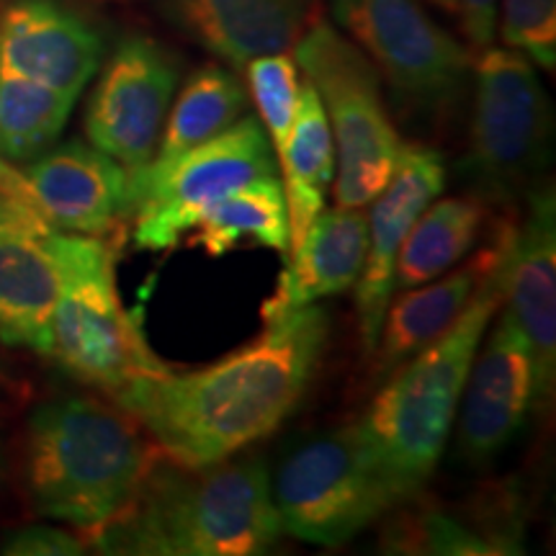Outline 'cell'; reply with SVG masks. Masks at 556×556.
Listing matches in <instances>:
<instances>
[{"label":"cell","instance_id":"obj_1","mask_svg":"<svg viewBox=\"0 0 556 556\" xmlns=\"http://www.w3.org/2000/svg\"><path fill=\"white\" fill-rule=\"evenodd\" d=\"M248 345L197 371L142 374L111 402L170 462L201 467L268 438L299 407L330 338L323 307L283 312Z\"/></svg>","mask_w":556,"mask_h":556},{"label":"cell","instance_id":"obj_2","mask_svg":"<svg viewBox=\"0 0 556 556\" xmlns=\"http://www.w3.org/2000/svg\"><path fill=\"white\" fill-rule=\"evenodd\" d=\"M281 536L270 471L261 458L189 467L163 456L119 516L83 541L103 554L255 556Z\"/></svg>","mask_w":556,"mask_h":556},{"label":"cell","instance_id":"obj_3","mask_svg":"<svg viewBox=\"0 0 556 556\" xmlns=\"http://www.w3.org/2000/svg\"><path fill=\"white\" fill-rule=\"evenodd\" d=\"M152 451L122 407L58 397L34 409L24 438V482L34 513L93 533L137 495Z\"/></svg>","mask_w":556,"mask_h":556},{"label":"cell","instance_id":"obj_4","mask_svg":"<svg viewBox=\"0 0 556 556\" xmlns=\"http://www.w3.org/2000/svg\"><path fill=\"white\" fill-rule=\"evenodd\" d=\"M503 270L505 263L484 278L448 330L389 374L356 420L407 503L420 495L454 430L471 361L503 307Z\"/></svg>","mask_w":556,"mask_h":556},{"label":"cell","instance_id":"obj_5","mask_svg":"<svg viewBox=\"0 0 556 556\" xmlns=\"http://www.w3.org/2000/svg\"><path fill=\"white\" fill-rule=\"evenodd\" d=\"M50 242L60 266V296L47 358L109 400L131 379L165 371L168 364L155 356L137 317L124 307L109 238L52 229Z\"/></svg>","mask_w":556,"mask_h":556},{"label":"cell","instance_id":"obj_6","mask_svg":"<svg viewBox=\"0 0 556 556\" xmlns=\"http://www.w3.org/2000/svg\"><path fill=\"white\" fill-rule=\"evenodd\" d=\"M475 111L462 176L484 204L510 206L546 184L554 109L531 60L510 47H484L475 58Z\"/></svg>","mask_w":556,"mask_h":556},{"label":"cell","instance_id":"obj_7","mask_svg":"<svg viewBox=\"0 0 556 556\" xmlns=\"http://www.w3.org/2000/svg\"><path fill=\"white\" fill-rule=\"evenodd\" d=\"M294 60L317 90L330 124L336 206L364 208L384 191L402 150L377 67L325 18L309 21L294 45Z\"/></svg>","mask_w":556,"mask_h":556},{"label":"cell","instance_id":"obj_8","mask_svg":"<svg viewBox=\"0 0 556 556\" xmlns=\"http://www.w3.org/2000/svg\"><path fill=\"white\" fill-rule=\"evenodd\" d=\"M283 533L307 544L340 546L407 503L356 422L296 443L270 475Z\"/></svg>","mask_w":556,"mask_h":556},{"label":"cell","instance_id":"obj_9","mask_svg":"<svg viewBox=\"0 0 556 556\" xmlns=\"http://www.w3.org/2000/svg\"><path fill=\"white\" fill-rule=\"evenodd\" d=\"M348 39L384 78L400 116L438 124L467 93L475 54L415 0H330Z\"/></svg>","mask_w":556,"mask_h":556},{"label":"cell","instance_id":"obj_10","mask_svg":"<svg viewBox=\"0 0 556 556\" xmlns=\"http://www.w3.org/2000/svg\"><path fill=\"white\" fill-rule=\"evenodd\" d=\"M276 157L268 135L255 116H242L232 127L199 144L131 208V242L137 250H170L189 235L208 206L240 189L248 180L274 176Z\"/></svg>","mask_w":556,"mask_h":556},{"label":"cell","instance_id":"obj_11","mask_svg":"<svg viewBox=\"0 0 556 556\" xmlns=\"http://www.w3.org/2000/svg\"><path fill=\"white\" fill-rule=\"evenodd\" d=\"M180 78L170 50L142 34L119 41L86 111V137L135 176L155 155Z\"/></svg>","mask_w":556,"mask_h":556},{"label":"cell","instance_id":"obj_12","mask_svg":"<svg viewBox=\"0 0 556 556\" xmlns=\"http://www.w3.org/2000/svg\"><path fill=\"white\" fill-rule=\"evenodd\" d=\"M484 343V340H482ZM533 413V353L507 312L471 361L456 409V451L469 467H486L516 441Z\"/></svg>","mask_w":556,"mask_h":556},{"label":"cell","instance_id":"obj_13","mask_svg":"<svg viewBox=\"0 0 556 556\" xmlns=\"http://www.w3.org/2000/svg\"><path fill=\"white\" fill-rule=\"evenodd\" d=\"M446 186V163L435 148L402 142L397 165L384 191L371 201L368 248L364 270L356 281L358 338L366 356L377 348L381 325L394 294V266L409 229Z\"/></svg>","mask_w":556,"mask_h":556},{"label":"cell","instance_id":"obj_14","mask_svg":"<svg viewBox=\"0 0 556 556\" xmlns=\"http://www.w3.org/2000/svg\"><path fill=\"white\" fill-rule=\"evenodd\" d=\"M503 304L533 353V409L552 407L556 389V199L541 184L526 197L503 270Z\"/></svg>","mask_w":556,"mask_h":556},{"label":"cell","instance_id":"obj_15","mask_svg":"<svg viewBox=\"0 0 556 556\" xmlns=\"http://www.w3.org/2000/svg\"><path fill=\"white\" fill-rule=\"evenodd\" d=\"M21 176L41 217L60 232L109 238L127 217V170L80 139L41 152Z\"/></svg>","mask_w":556,"mask_h":556},{"label":"cell","instance_id":"obj_16","mask_svg":"<svg viewBox=\"0 0 556 556\" xmlns=\"http://www.w3.org/2000/svg\"><path fill=\"white\" fill-rule=\"evenodd\" d=\"M101 34L58 0H16L0 16V67L78 101L101 70Z\"/></svg>","mask_w":556,"mask_h":556},{"label":"cell","instance_id":"obj_17","mask_svg":"<svg viewBox=\"0 0 556 556\" xmlns=\"http://www.w3.org/2000/svg\"><path fill=\"white\" fill-rule=\"evenodd\" d=\"M317 0H152L178 34L232 70L296 45Z\"/></svg>","mask_w":556,"mask_h":556},{"label":"cell","instance_id":"obj_18","mask_svg":"<svg viewBox=\"0 0 556 556\" xmlns=\"http://www.w3.org/2000/svg\"><path fill=\"white\" fill-rule=\"evenodd\" d=\"M513 229L516 222H500L492 238L477 248V253L464 266L446 270L415 289H405L407 294L389 302L377 348L371 353L374 379L384 381L394 368L456 323L484 278L505 263Z\"/></svg>","mask_w":556,"mask_h":556},{"label":"cell","instance_id":"obj_19","mask_svg":"<svg viewBox=\"0 0 556 556\" xmlns=\"http://www.w3.org/2000/svg\"><path fill=\"white\" fill-rule=\"evenodd\" d=\"M366 248L368 217L364 208H323L289 253L287 268L276 278L274 294L263 302V319L309 307L317 299L338 296L356 287Z\"/></svg>","mask_w":556,"mask_h":556},{"label":"cell","instance_id":"obj_20","mask_svg":"<svg viewBox=\"0 0 556 556\" xmlns=\"http://www.w3.org/2000/svg\"><path fill=\"white\" fill-rule=\"evenodd\" d=\"M248 114V88L232 67L217 62L199 67L180 88L176 106L165 116L155 155L142 170L127 178V217L142 193L163 180L178 160H184L199 144L232 127Z\"/></svg>","mask_w":556,"mask_h":556},{"label":"cell","instance_id":"obj_21","mask_svg":"<svg viewBox=\"0 0 556 556\" xmlns=\"http://www.w3.org/2000/svg\"><path fill=\"white\" fill-rule=\"evenodd\" d=\"M52 229H0V340L47 356L52 312L60 296V266Z\"/></svg>","mask_w":556,"mask_h":556},{"label":"cell","instance_id":"obj_22","mask_svg":"<svg viewBox=\"0 0 556 556\" xmlns=\"http://www.w3.org/2000/svg\"><path fill=\"white\" fill-rule=\"evenodd\" d=\"M278 168H281V186L287 197L291 253L325 208L332 178H336V144H332L330 124L317 90L307 78L299 90L296 116L287 148L278 157Z\"/></svg>","mask_w":556,"mask_h":556},{"label":"cell","instance_id":"obj_23","mask_svg":"<svg viewBox=\"0 0 556 556\" xmlns=\"http://www.w3.org/2000/svg\"><path fill=\"white\" fill-rule=\"evenodd\" d=\"M186 238L212 258H222L242 242L289 255V212L281 180L274 173L229 191L201 214Z\"/></svg>","mask_w":556,"mask_h":556},{"label":"cell","instance_id":"obj_24","mask_svg":"<svg viewBox=\"0 0 556 556\" xmlns=\"http://www.w3.org/2000/svg\"><path fill=\"white\" fill-rule=\"evenodd\" d=\"M486 214L490 204L475 193L430 204L402 242L394 266V289H415L458 266L482 238Z\"/></svg>","mask_w":556,"mask_h":556},{"label":"cell","instance_id":"obj_25","mask_svg":"<svg viewBox=\"0 0 556 556\" xmlns=\"http://www.w3.org/2000/svg\"><path fill=\"white\" fill-rule=\"evenodd\" d=\"M75 99L0 67V157L29 163L58 142Z\"/></svg>","mask_w":556,"mask_h":556},{"label":"cell","instance_id":"obj_26","mask_svg":"<svg viewBox=\"0 0 556 556\" xmlns=\"http://www.w3.org/2000/svg\"><path fill=\"white\" fill-rule=\"evenodd\" d=\"M248 90L253 96L263 129H266L274 157H281L287 139L294 124L296 106H299V83L296 60L289 58L287 52L263 54V58L250 60L245 65Z\"/></svg>","mask_w":556,"mask_h":556},{"label":"cell","instance_id":"obj_27","mask_svg":"<svg viewBox=\"0 0 556 556\" xmlns=\"http://www.w3.org/2000/svg\"><path fill=\"white\" fill-rule=\"evenodd\" d=\"M505 47L552 73L556 67V0H503Z\"/></svg>","mask_w":556,"mask_h":556},{"label":"cell","instance_id":"obj_28","mask_svg":"<svg viewBox=\"0 0 556 556\" xmlns=\"http://www.w3.org/2000/svg\"><path fill=\"white\" fill-rule=\"evenodd\" d=\"M3 554L13 556H78L86 541L58 526H26L3 541Z\"/></svg>","mask_w":556,"mask_h":556},{"label":"cell","instance_id":"obj_29","mask_svg":"<svg viewBox=\"0 0 556 556\" xmlns=\"http://www.w3.org/2000/svg\"><path fill=\"white\" fill-rule=\"evenodd\" d=\"M462 16V29L467 34L471 50L482 52L495 41L497 29V0H456Z\"/></svg>","mask_w":556,"mask_h":556},{"label":"cell","instance_id":"obj_30","mask_svg":"<svg viewBox=\"0 0 556 556\" xmlns=\"http://www.w3.org/2000/svg\"><path fill=\"white\" fill-rule=\"evenodd\" d=\"M3 227H31V229H54L41 217V212L31 201L16 197V193L0 189V229Z\"/></svg>","mask_w":556,"mask_h":556},{"label":"cell","instance_id":"obj_31","mask_svg":"<svg viewBox=\"0 0 556 556\" xmlns=\"http://www.w3.org/2000/svg\"><path fill=\"white\" fill-rule=\"evenodd\" d=\"M0 189L16 193V197L31 201V204H34L29 186H26V180H24V176H21V170L13 168L9 160H3V157H0ZM34 206H37V204H34Z\"/></svg>","mask_w":556,"mask_h":556},{"label":"cell","instance_id":"obj_32","mask_svg":"<svg viewBox=\"0 0 556 556\" xmlns=\"http://www.w3.org/2000/svg\"><path fill=\"white\" fill-rule=\"evenodd\" d=\"M435 5H441V9L446 11H456V0H433Z\"/></svg>","mask_w":556,"mask_h":556}]
</instances>
